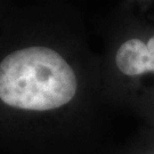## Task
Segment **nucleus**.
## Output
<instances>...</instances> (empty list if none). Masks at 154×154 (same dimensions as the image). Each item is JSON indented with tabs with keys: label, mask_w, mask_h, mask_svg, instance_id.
<instances>
[{
	"label": "nucleus",
	"mask_w": 154,
	"mask_h": 154,
	"mask_svg": "<svg viewBox=\"0 0 154 154\" xmlns=\"http://www.w3.org/2000/svg\"><path fill=\"white\" fill-rule=\"evenodd\" d=\"M77 91L72 67L46 47L16 50L0 63V99L9 106L48 111L69 103Z\"/></svg>",
	"instance_id": "obj_1"
},
{
	"label": "nucleus",
	"mask_w": 154,
	"mask_h": 154,
	"mask_svg": "<svg viewBox=\"0 0 154 154\" xmlns=\"http://www.w3.org/2000/svg\"><path fill=\"white\" fill-rule=\"evenodd\" d=\"M152 154H154V153H152Z\"/></svg>",
	"instance_id": "obj_2"
}]
</instances>
